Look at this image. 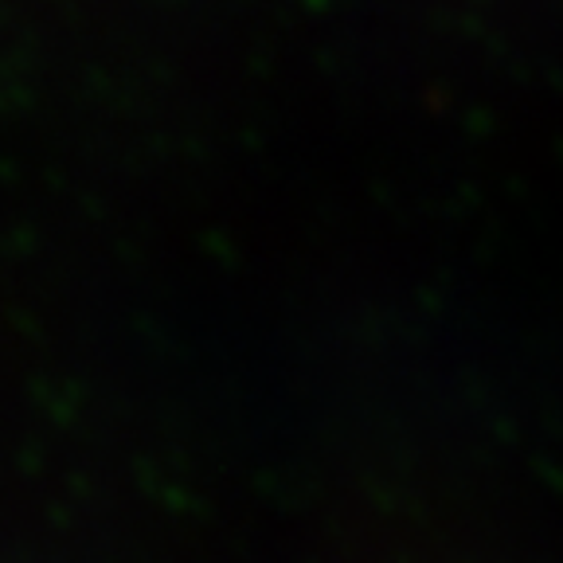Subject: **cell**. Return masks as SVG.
Returning <instances> with one entry per match:
<instances>
[]
</instances>
